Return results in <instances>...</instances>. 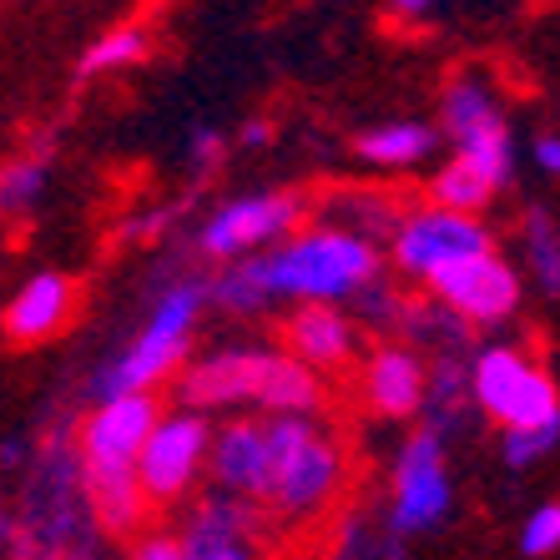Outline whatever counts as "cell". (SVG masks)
<instances>
[{
  "label": "cell",
  "instance_id": "obj_1",
  "mask_svg": "<svg viewBox=\"0 0 560 560\" xmlns=\"http://www.w3.org/2000/svg\"><path fill=\"white\" fill-rule=\"evenodd\" d=\"M384 268H389V248L378 237L318 218L268 253L218 262L208 288L222 313L258 318L273 303H359L374 283H384Z\"/></svg>",
  "mask_w": 560,
  "mask_h": 560
},
{
  "label": "cell",
  "instance_id": "obj_2",
  "mask_svg": "<svg viewBox=\"0 0 560 560\" xmlns=\"http://www.w3.org/2000/svg\"><path fill=\"white\" fill-rule=\"evenodd\" d=\"M212 303L208 278H167L156 288L152 308H147L142 328L121 343L112 359H102V369L86 384V399H112V394H131V389H162L183 374V364L192 359V334L202 308Z\"/></svg>",
  "mask_w": 560,
  "mask_h": 560
},
{
  "label": "cell",
  "instance_id": "obj_3",
  "mask_svg": "<svg viewBox=\"0 0 560 560\" xmlns=\"http://www.w3.org/2000/svg\"><path fill=\"white\" fill-rule=\"evenodd\" d=\"M268 444H273V490L262 510L278 525L318 521L349 480V455L318 430V415H268Z\"/></svg>",
  "mask_w": 560,
  "mask_h": 560
},
{
  "label": "cell",
  "instance_id": "obj_4",
  "mask_svg": "<svg viewBox=\"0 0 560 560\" xmlns=\"http://www.w3.org/2000/svg\"><path fill=\"white\" fill-rule=\"evenodd\" d=\"M26 530L36 556H96L102 535L86 500V480H81V450H71L66 430H51L36 455V480H31V500H26Z\"/></svg>",
  "mask_w": 560,
  "mask_h": 560
},
{
  "label": "cell",
  "instance_id": "obj_5",
  "mask_svg": "<svg viewBox=\"0 0 560 560\" xmlns=\"http://www.w3.org/2000/svg\"><path fill=\"white\" fill-rule=\"evenodd\" d=\"M444 440L450 434L424 424L415 430L399 455H394L389 475V510H384V530L399 540H419L450 525L455 515V480H450V459H444Z\"/></svg>",
  "mask_w": 560,
  "mask_h": 560
},
{
  "label": "cell",
  "instance_id": "obj_6",
  "mask_svg": "<svg viewBox=\"0 0 560 560\" xmlns=\"http://www.w3.org/2000/svg\"><path fill=\"white\" fill-rule=\"evenodd\" d=\"M308 222V197L293 187H262V192H237L197 222L192 248L202 262H233L243 253L273 248L288 233Z\"/></svg>",
  "mask_w": 560,
  "mask_h": 560
},
{
  "label": "cell",
  "instance_id": "obj_7",
  "mask_svg": "<svg viewBox=\"0 0 560 560\" xmlns=\"http://www.w3.org/2000/svg\"><path fill=\"white\" fill-rule=\"evenodd\" d=\"M469 389L480 415H490L500 430L510 424H540L560 419V384L556 374L535 364L515 343H485L469 353Z\"/></svg>",
  "mask_w": 560,
  "mask_h": 560
},
{
  "label": "cell",
  "instance_id": "obj_8",
  "mask_svg": "<svg viewBox=\"0 0 560 560\" xmlns=\"http://www.w3.org/2000/svg\"><path fill=\"white\" fill-rule=\"evenodd\" d=\"M389 248V268L409 283H430L434 273H444L450 262L475 258V253L495 248V233L480 222V212H459L444 202H424V208H405Z\"/></svg>",
  "mask_w": 560,
  "mask_h": 560
},
{
  "label": "cell",
  "instance_id": "obj_9",
  "mask_svg": "<svg viewBox=\"0 0 560 560\" xmlns=\"http://www.w3.org/2000/svg\"><path fill=\"white\" fill-rule=\"evenodd\" d=\"M212 434L218 430H212L208 409H192V405L162 409V419L152 424V434L142 444V459H137L142 490L152 495L156 510L183 505L197 490V480L208 475V459H212Z\"/></svg>",
  "mask_w": 560,
  "mask_h": 560
},
{
  "label": "cell",
  "instance_id": "obj_10",
  "mask_svg": "<svg viewBox=\"0 0 560 560\" xmlns=\"http://www.w3.org/2000/svg\"><path fill=\"white\" fill-rule=\"evenodd\" d=\"M440 127H444V142L455 152H465L469 162H480L500 187L515 183V137H510V121L485 77L465 71V77H455L444 86Z\"/></svg>",
  "mask_w": 560,
  "mask_h": 560
},
{
  "label": "cell",
  "instance_id": "obj_11",
  "mask_svg": "<svg viewBox=\"0 0 560 560\" xmlns=\"http://www.w3.org/2000/svg\"><path fill=\"white\" fill-rule=\"evenodd\" d=\"M273 343H222V349L202 353V359H187L183 374L172 378L177 389V405H192V409H243V405H258L262 389H268V374L278 364Z\"/></svg>",
  "mask_w": 560,
  "mask_h": 560
},
{
  "label": "cell",
  "instance_id": "obj_12",
  "mask_svg": "<svg viewBox=\"0 0 560 560\" xmlns=\"http://www.w3.org/2000/svg\"><path fill=\"white\" fill-rule=\"evenodd\" d=\"M424 288H430L440 303H450V308L475 328L510 324V318L521 313V299H525V283H521V273H515V262L500 258L495 248L450 262V268L434 273Z\"/></svg>",
  "mask_w": 560,
  "mask_h": 560
},
{
  "label": "cell",
  "instance_id": "obj_13",
  "mask_svg": "<svg viewBox=\"0 0 560 560\" xmlns=\"http://www.w3.org/2000/svg\"><path fill=\"white\" fill-rule=\"evenodd\" d=\"M156 419H162L156 389H131V394L96 399L92 415L81 419V430H77L81 469H137L142 444Z\"/></svg>",
  "mask_w": 560,
  "mask_h": 560
},
{
  "label": "cell",
  "instance_id": "obj_14",
  "mask_svg": "<svg viewBox=\"0 0 560 560\" xmlns=\"http://www.w3.org/2000/svg\"><path fill=\"white\" fill-rule=\"evenodd\" d=\"M268 510L248 495H233V490H218L212 495H197L192 510L183 521V540H187V560H248V556H262L268 540Z\"/></svg>",
  "mask_w": 560,
  "mask_h": 560
},
{
  "label": "cell",
  "instance_id": "obj_15",
  "mask_svg": "<svg viewBox=\"0 0 560 560\" xmlns=\"http://www.w3.org/2000/svg\"><path fill=\"white\" fill-rule=\"evenodd\" d=\"M430 359L419 353V343L394 339V343H374L359 364V394L378 419H405L424 415V399H430Z\"/></svg>",
  "mask_w": 560,
  "mask_h": 560
},
{
  "label": "cell",
  "instance_id": "obj_16",
  "mask_svg": "<svg viewBox=\"0 0 560 560\" xmlns=\"http://www.w3.org/2000/svg\"><path fill=\"white\" fill-rule=\"evenodd\" d=\"M208 480L218 490L248 500H268L273 490V444H268V419H228L212 434V459H208Z\"/></svg>",
  "mask_w": 560,
  "mask_h": 560
},
{
  "label": "cell",
  "instance_id": "obj_17",
  "mask_svg": "<svg viewBox=\"0 0 560 560\" xmlns=\"http://www.w3.org/2000/svg\"><path fill=\"white\" fill-rule=\"evenodd\" d=\"M359 343H364V318L343 313V303H293V313L283 318V349L324 374L349 369Z\"/></svg>",
  "mask_w": 560,
  "mask_h": 560
},
{
  "label": "cell",
  "instance_id": "obj_18",
  "mask_svg": "<svg viewBox=\"0 0 560 560\" xmlns=\"http://www.w3.org/2000/svg\"><path fill=\"white\" fill-rule=\"evenodd\" d=\"M77 278L56 273V268H40L26 283L15 288V299L5 303V339L11 343H46L56 339L71 313H77Z\"/></svg>",
  "mask_w": 560,
  "mask_h": 560
},
{
  "label": "cell",
  "instance_id": "obj_19",
  "mask_svg": "<svg viewBox=\"0 0 560 560\" xmlns=\"http://www.w3.org/2000/svg\"><path fill=\"white\" fill-rule=\"evenodd\" d=\"M440 142H444V127L405 117V121H378V127L359 131L353 137V156L378 172H409V167H424Z\"/></svg>",
  "mask_w": 560,
  "mask_h": 560
},
{
  "label": "cell",
  "instance_id": "obj_20",
  "mask_svg": "<svg viewBox=\"0 0 560 560\" xmlns=\"http://www.w3.org/2000/svg\"><path fill=\"white\" fill-rule=\"evenodd\" d=\"M51 167H56V131H46L36 147H26L11 162H0V218H31L40 208V197L51 192Z\"/></svg>",
  "mask_w": 560,
  "mask_h": 560
},
{
  "label": "cell",
  "instance_id": "obj_21",
  "mask_svg": "<svg viewBox=\"0 0 560 560\" xmlns=\"http://www.w3.org/2000/svg\"><path fill=\"white\" fill-rule=\"evenodd\" d=\"M324 369H313L299 353H278L273 374H268V389H262L258 409L262 415H318L324 409Z\"/></svg>",
  "mask_w": 560,
  "mask_h": 560
},
{
  "label": "cell",
  "instance_id": "obj_22",
  "mask_svg": "<svg viewBox=\"0 0 560 560\" xmlns=\"http://www.w3.org/2000/svg\"><path fill=\"white\" fill-rule=\"evenodd\" d=\"M475 324H465L450 303H440L424 288L419 299H399V313H394V334H405L409 343H419V349H430V343H440V349H459L465 343V334Z\"/></svg>",
  "mask_w": 560,
  "mask_h": 560
},
{
  "label": "cell",
  "instance_id": "obj_23",
  "mask_svg": "<svg viewBox=\"0 0 560 560\" xmlns=\"http://www.w3.org/2000/svg\"><path fill=\"white\" fill-rule=\"evenodd\" d=\"M505 187L480 167V162H469L465 152H455L444 167H434L430 177V202H444V208H459V212H485Z\"/></svg>",
  "mask_w": 560,
  "mask_h": 560
},
{
  "label": "cell",
  "instance_id": "obj_24",
  "mask_svg": "<svg viewBox=\"0 0 560 560\" xmlns=\"http://www.w3.org/2000/svg\"><path fill=\"white\" fill-rule=\"evenodd\" d=\"M475 389H469V359H455V353H444L434 359L430 369V399H424V415H430L434 430L455 434L459 419L475 415Z\"/></svg>",
  "mask_w": 560,
  "mask_h": 560
},
{
  "label": "cell",
  "instance_id": "obj_25",
  "mask_svg": "<svg viewBox=\"0 0 560 560\" xmlns=\"http://www.w3.org/2000/svg\"><path fill=\"white\" fill-rule=\"evenodd\" d=\"M147 56H152L147 26H137V21L112 26L77 56V81H96V77H112V71H127V66H142Z\"/></svg>",
  "mask_w": 560,
  "mask_h": 560
},
{
  "label": "cell",
  "instance_id": "obj_26",
  "mask_svg": "<svg viewBox=\"0 0 560 560\" xmlns=\"http://www.w3.org/2000/svg\"><path fill=\"white\" fill-rule=\"evenodd\" d=\"M521 248H525V273L530 283L546 293V299H560V222L556 212L530 208L521 218Z\"/></svg>",
  "mask_w": 560,
  "mask_h": 560
},
{
  "label": "cell",
  "instance_id": "obj_27",
  "mask_svg": "<svg viewBox=\"0 0 560 560\" xmlns=\"http://www.w3.org/2000/svg\"><path fill=\"white\" fill-rule=\"evenodd\" d=\"M324 218L343 222V228H359V233L378 237V243H389L394 228H399V218H405V208H399L394 197H384V192H343V197L328 202Z\"/></svg>",
  "mask_w": 560,
  "mask_h": 560
},
{
  "label": "cell",
  "instance_id": "obj_28",
  "mask_svg": "<svg viewBox=\"0 0 560 560\" xmlns=\"http://www.w3.org/2000/svg\"><path fill=\"white\" fill-rule=\"evenodd\" d=\"M556 444H560V419L510 424V430H500V459L510 469H535L546 455H556Z\"/></svg>",
  "mask_w": 560,
  "mask_h": 560
},
{
  "label": "cell",
  "instance_id": "obj_29",
  "mask_svg": "<svg viewBox=\"0 0 560 560\" xmlns=\"http://www.w3.org/2000/svg\"><path fill=\"white\" fill-rule=\"evenodd\" d=\"M515 550L530 560H546L560 550V500H546V505H535L525 515L521 535H515Z\"/></svg>",
  "mask_w": 560,
  "mask_h": 560
},
{
  "label": "cell",
  "instance_id": "obj_30",
  "mask_svg": "<svg viewBox=\"0 0 560 560\" xmlns=\"http://www.w3.org/2000/svg\"><path fill=\"white\" fill-rule=\"evenodd\" d=\"M228 152H233V137L222 127H208V121H202V127L187 131V167L202 172V177H212V172L228 162Z\"/></svg>",
  "mask_w": 560,
  "mask_h": 560
},
{
  "label": "cell",
  "instance_id": "obj_31",
  "mask_svg": "<svg viewBox=\"0 0 560 560\" xmlns=\"http://www.w3.org/2000/svg\"><path fill=\"white\" fill-rule=\"evenodd\" d=\"M183 208H187V202H162V208L137 212V218H127L117 228V237H121V243H162L172 222L183 218Z\"/></svg>",
  "mask_w": 560,
  "mask_h": 560
},
{
  "label": "cell",
  "instance_id": "obj_32",
  "mask_svg": "<svg viewBox=\"0 0 560 560\" xmlns=\"http://www.w3.org/2000/svg\"><path fill=\"white\" fill-rule=\"evenodd\" d=\"M131 556L137 560H187V540H183V530H152V525H147V530L131 540Z\"/></svg>",
  "mask_w": 560,
  "mask_h": 560
},
{
  "label": "cell",
  "instance_id": "obj_33",
  "mask_svg": "<svg viewBox=\"0 0 560 560\" xmlns=\"http://www.w3.org/2000/svg\"><path fill=\"white\" fill-rule=\"evenodd\" d=\"M273 137H278L273 117H248L243 127L233 131V142L243 147V152H262V147H273Z\"/></svg>",
  "mask_w": 560,
  "mask_h": 560
},
{
  "label": "cell",
  "instance_id": "obj_34",
  "mask_svg": "<svg viewBox=\"0 0 560 560\" xmlns=\"http://www.w3.org/2000/svg\"><path fill=\"white\" fill-rule=\"evenodd\" d=\"M530 162L535 172H546V177H560V131H540L530 142Z\"/></svg>",
  "mask_w": 560,
  "mask_h": 560
},
{
  "label": "cell",
  "instance_id": "obj_35",
  "mask_svg": "<svg viewBox=\"0 0 560 560\" xmlns=\"http://www.w3.org/2000/svg\"><path fill=\"white\" fill-rule=\"evenodd\" d=\"M26 455H31L26 434H5V440H0V469H21L26 465Z\"/></svg>",
  "mask_w": 560,
  "mask_h": 560
},
{
  "label": "cell",
  "instance_id": "obj_36",
  "mask_svg": "<svg viewBox=\"0 0 560 560\" xmlns=\"http://www.w3.org/2000/svg\"><path fill=\"white\" fill-rule=\"evenodd\" d=\"M444 0H389V11L399 15V21H419V15H430V11H440Z\"/></svg>",
  "mask_w": 560,
  "mask_h": 560
}]
</instances>
